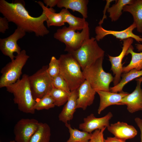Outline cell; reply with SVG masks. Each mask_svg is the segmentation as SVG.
Listing matches in <instances>:
<instances>
[{"label": "cell", "instance_id": "6da1fadb", "mask_svg": "<svg viewBox=\"0 0 142 142\" xmlns=\"http://www.w3.org/2000/svg\"><path fill=\"white\" fill-rule=\"evenodd\" d=\"M23 0H15L10 3L5 0H0V12L9 22L14 23L26 32L33 33L37 37H43L49 33L44 25L47 17L45 9L42 7V14L34 17L30 15L25 8Z\"/></svg>", "mask_w": 142, "mask_h": 142}, {"label": "cell", "instance_id": "7a4b0ae2", "mask_svg": "<svg viewBox=\"0 0 142 142\" xmlns=\"http://www.w3.org/2000/svg\"><path fill=\"white\" fill-rule=\"evenodd\" d=\"M29 76L24 74L21 79L6 87L7 91L13 95L14 102L17 105L20 111L27 114H34L36 102L30 85Z\"/></svg>", "mask_w": 142, "mask_h": 142}, {"label": "cell", "instance_id": "3957f363", "mask_svg": "<svg viewBox=\"0 0 142 142\" xmlns=\"http://www.w3.org/2000/svg\"><path fill=\"white\" fill-rule=\"evenodd\" d=\"M58 59L60 73L67 83L70 91L78 89L85 80L80 65L69 53L61 55Z\"/></svg>", "mask_w": 142, "mask_h": 142}, {"label": "cell", "instance_id": "277c9868", "mask_svg": "<svg viewBox=\"0 0 142 142\" xmlns=\"http://www.w3.org/2000/svg\"><path fill=\"white\" fill-rule=\"evenodd\" d=\"M104 57L99 59L94 63L82 70L85 79L96 92L110 91L109 85L113 81L112 74L105 72L103 68Z\"/></svg>", "mask_w": 142, "mask_h": 142}, {"label": "cell", "instance_id": "5b68a950", "mask_svg": "<svg viewBox=\"0 0 142 142\" xmlns=\"http://www.w3.org/2000/svg\"><path fill=\"white\" fill-rule=\"evenodd\" d=\"M70 53L78 63L82 70L104 57L105 51L99 46L95 38L88 39L81 47Z\"/></svg>", "mask_w": 142, "mask_h": 142}, {"label": "cell", "instance_id": "8992f818", "mask_svg": "<svg viewBox=\"0 0 142 142\" xmlns=\"http://www.w3.org/2000/svg\"><path fill=\"white\" fill-rule=\"evenodd\" d=\"M75 31L69 27L65 26L58 29L54 34V38L65 44L64 50L68 53L78 49L85 41L90 38L89 24L81 32Z\"/></svg>", "mask_w": 142, "mask_h": 142}, {"label": "cell", "instance_id": "52a82bcc", "mask_svg": "<svg viewBox=\"0 0 142 142\" xmlns=\"http://www.w3.org/2000/svg\"><path fill=\"white\" fill-rule=\"evenodd\" d=\"M29 58L25 50H22L15 58L2 68L1 73L0 88L6 87L19 79L22 70Z\"/></svg>", "mask_w": 142, "mask_h": 142}, {"label": "cell", "instance_id": "ba28073f", "mask_svg": "<svg viewBox=\"0 0 142 142\" xmlns=\"http://www.w3.org/2000/svg\"><path fill=\"white\" fill-rule=\"evenodd\" d=\"M48 67L43 66L34 73L29 76L30 85L35 100L42 98L49 94L54 88L52 78L47 71Z\"/></svg>", "mask_w": 142, "mask_h": 142}, {"label": "cell", "instance_id": "9c48e42d", "mask_svg": "<svg viewBox=\"0 0 142 142\" xmlns=\"http://www.w3.org/2000/svg\"><path fill=\"white\" fill-rule=\"evenodd\" d=\"M39 122L34 119L22 118L15 125L14 128L16 142H29L37 130Z\"/></svg>", "mask_w": 142, "mask_h": 142}, {"label": "cell", "instance_id": "30bf717a", "mask_svg": "<svg viewBox=\"0 0 142 142\" xmlns=\"http://www.w3.org/2000/svg\"><path fill=\"white\" fill-rule=\"evenodd\" d=\"M26 32L22 28L17 27L14 33L9 37L0 39V49L3 54L8 57L11 60L16 57L14 53L17 54L21 52V49L17 44V42L23 38Z\"/></svg>", "mask_w": 142, "mask_h": 142}, {"label": "cell", "instance_id": "8fae6325", "mask_svg": "<svg viewBox=\"0 0 142 142\" xmlns=\"http://www.w3.org/2000/svg\"><path fill=\"white\" fill-rule=\"evenodd\" d=\"M136 28V25L134 22L126 29L121 31L107 30L103 28L101 25H99L95 28L96 34L95 38L97 41H99L106 36L110 35L117 38L123 40L128 38H132L140 43L142 42V37L133 32V30Z\"/></svg>", "mask_w": 142, "mask_h": 142}, {"label": "cell", "instance_id": "7c38bea8", "mask_svg": "<svg viewBox=\"0 0 142 142\" xmlns=\"http://www.w3.org/2000/svg\"><path fill=\"white\" fill-rule=\"evenodd\" d=\"M133 41V39L131 38L123 40L122 50L120 54L115 57L108 55L109 60L111 65V69L115 75L113 81L114 86L117 84L121 80V76L123 72L122 61Z\"/></svg>", "mask_w": 142, "mask_h": 142}, {"label": "cell", "instance_id": "4fadbf2b", "mask_svg": "<svg viewBox=\"0 0 142 142\" xmlns=\"http://www.w3.org/2000/svg\"><path fill=\"white\" fill-rule=\"evenodd\" d=\"M136 80L137 85L135 89L123 98L120 102L122 105H126L127 110L131 113L142 111V89L141 85L142 77Z\"/></svg>", "mask_w": 142, "mask_h": 142}, {"label": "cell", "instance_id": "5bb4252c", "mask_svg": "<svg viewBox=\"0 0 142 142\" xmlns=\"http://www.w3.org/2000/svg\"><path fill=\"white\" fill-rule=\"evenodd\" d=\"M113 116L112 113L109 112L104 116L96 118L92 113L83 119V122L79 125V128L82 131L92 133L94 131L106 128L110 125L109 121Z\"/></svg>", "mask_w": 142, "mask_h": 142}, {"label": "cell", "instance_id": "9a60e30c", "mask_svg": "<svg viewBox=\"0 0 142 142\" xmlns=\"http://www.w3.org/2000/svg\"><path fill=\"white\" fill-rule=\"evenodd\" d=\"M107 128L115 137L125 141L134 138L138 133L134 126L123 122L118 121L111 124Z\"/></svg>", "mask_w": 142, "mask_h": 142}, {"label": "cell", "instance_id": "2e32d148", "mask_svg": "<svg viewBox=\"0 0 142 142\" xmlns=\"http://www.w3.org/2000/svg\"><path fill=\"white\" fill-rule=\"evenodd\" d=\"M78 96L77 100V109H86L94 101L96 92L89 83L85 80L79 87Z\"/></svg>", "mask_w": 142, "mask_h": 142}, {"label": "cell", "instance_id": "e0dca14e", "mask_svg": "<svg viewBox=\"0 0 142 142\" xmlns=\"http://www.w3.org/2000/svg\"><path fill=\"white\" fill-rule=\"evenodd\" d=\"M96 92L99 95L100 99L98 109V113L99 114L110 105H122L120 103L122 99L129 94L123 91L119 93L102 91H98Z\"/></svg>", "mask_w": 142, "mask_h": 142}, {"label": "cell", "instance_id": "ac0fdd59", "mask_svg": "<svg viewBox=\"0 0 142 142\" xmlns=\"http://www.w3.org/2000/svg\"><path fill=\"white\" fill-rule=\"evenodd\" d=\"M78 89L71 91L69 99L58 116L59 120L65 124L72 120L77 109Z\"/></svg>", "mask_w": 142, "mask_h": 142}, {"label": "cell", "instance_id": "d6986e66", "mask_svg": "<svg viewBox=\"0 0 142 142\" xmlns=\"http://www.w3.org/2000/svg\"><path fill=\"white\" fill-rule=\"evenodd\" d=\"M88 0H58L57 6L59 8L64 7L70 9L73 12L76 11L86 19L88 17L87 5Z\"/></svg>", "mask_w": 142, "mask_h": 142}, {"label": "cell", "instance_id": "ffe728a7", "mask_svg": "<svg viewBox=\"0 0 142 142\" xmlns=\"http://www.w3.org/2000/svg\"><path fill=\"white\" fill-rule=\"evenodd\" d=\"M123 12H129L132 15L137 31L142 33V0H134L132 4L124 7Z\"/></svg>", "mask_w": 142, "mask_h": 142}, {"label": "cell", "instance_id": "44dd1931", "mask_svg": "<svg viewBox=\"0 0 142 142\" xmlns=\"http://www.w3.org/2000/svg\"><path fill=\"white\" fill-rule=\"evenodd\" d=\"M41 7L45 9L47 19L46 22L48 27L51 26L60 27L64 25L65 23L64 16L60 11L59 13H55V10L53 8H48L40 1H36Z\"/></svg>", "mask_w": 142, "mask_h": 142}, {"label": "cell", "instance_id": "7402d4cb", "mask_svg": "<svg viewBox=\"0 0 142 142\" xmlns=\"http://www.w3.org/2000/svg\"><path fill=\"white\" fill-rule=\"evenodd\" d=\"M64 16L65 23L69 24L70 28L76 30H82L89 24L84 18L76 17L71 13L68 9L65 8L62 9L60 11Z\"/></svg>", "mask_w": 142, "mask_h": 142}, {"label": "cell", "instance_id": "603a6c76", "mask_svg": "<svg viewBox=\"0 0 142 142\" xmlns=\"http://www.w3.org/2000/svg\"><path fill=\"white\" fill-rule=\"evenodd\" d=\"M142 76V70L138 71L133 69L126 73L122 74V79L119 83L115 86L110 87V91L116 93L123 92V89L124 86L132 80Z\"/></svg>", "mask_w": 142, "mask_h": 142}, {"label": "cell", "instance_id": "cb8c5ba5", "mask_svg": "<svg viewBox=\"0 0 142 142\" xmlns=\"http://www.w3.org/2000/svg\"><path fill=\"white\" fill-rule=\"evenodd\" d=\"M134 48L131 45L127 50L126 55L129 54L131 55V59L127 66L123 67L122 72H127L133 69L138 71L142 70V52L137 53L133 51Z\"/></svg>", "mask_w": 142, "mask_h": 142}, {"label": "cell", "instance_id": "d4e9b609", "mask_svg": "<svg viewBox=\"0 0 142 142\" xmlns=\"http://www.w3.org/2000/svg\"><path fill=\"white\" fill-rule=\"evenodd\" d=\"M50 135V129L49 125L45 123L39 122L37 130L29 142H49Z\"/></svg>", "mask_w": 142, "mask_h": 142}, {"label": "cell", "instance_id": "484cf974", "mask_svg": "<svg viewBox=\"0 0 142 142\" xmlns=\"http://www.w3.org/2000/svg\"><path fill=\"white\" fill-rule=\"evenodd\" d=\"M116 3L108 9L109 17L112 22L117 21L122 14L124 7L126 5L132 4L134 0H118Z\"/></svg>", "mask_w": 142, "mask_h": 142}, {"label": "cell", "instance_id": "4316f807", "mask_svg": "<svg viewBox=\"0 0 142 142\" xmlns=\"http://www.w3.org/2000/svg\"><path fill=\"white\" fill-rule=\"evenodd\" d=\"M65 125L68 129L70 135L69 138L66 142H89L92 133L73 129L68 123L65 124Z\"/></svg>", "mask_w": 142, "mask_h": 142}, {"label": "cell", "instance_id": "83f0119b", "mask_svg": "<svg viewBox=\"0 0 142 142\" xmlns=\"http://www.w3.org/2000/svg\"><path fill=\"white\" fill-rule=\"evenodd\" d=\"M70 93L54 88L49 94L53 99L55 106H60L66 103L69 98Z\"/></svg>", "mask_w": 142, "mask_h": 142}, {"label": "cell", "instance_id": "f1b7e54d", "mask_svg": "<svg viewBox=\"0 0 142 142\" xmlns=\"http://www.w3.org/2000/svg\"><path fill=\"white\" fill-rule=\"evenodd\" d=\"M35 101L34 106L35 110H48L55 106L53 99L49 94L42 98L36 99Z\"/></svg>", "mask_w": 142, "mask_h": 142}, {"label": "cell", "instance_id": "f546056e", "mask_svg": "<svg viewBox=\"0 0 142 142\" xmlns=\"http://www.w3.org/2000/svg\"><path fill=\"white\" fill-rule=\"evenodd\" d=\"M52 78L54 88L68 93L70 92L67 83L60 73Z\"/></svg>", "mask_w": 142, "mask_h": 142}, {"label": "cell", "instance_id": "4dcf8cb0", "mask_svg": "<svg viewBox=\"0 0 142 142\" xmlns=\"http://www.w3.org/2000/svg\"><path fill=\"white\" fill-rule=\"evenodd\" d=\"M47 71L51 78L54 77L60 74V66L58 59L54 56L52 57Z\"/></svg>", "mask_w": 142, "mask_h": 142}, {"label": "cell", "instance_id": "1f68e13d", "mask_svg": "<svg viewBox=\"0 0 142 142\" xmlns=\"http://www.w3.org/2000/svg\"><path fill=\"white\" fill-rule=\"evenodd\" d=\"M106 127L101 129H97L92 133L91 137L89 142H104V138L103 133Z\"/></svg>", "mask_w": 142, "mask_h": 142}, {"label": "cell", "instance_id": "d6a6232c", "mask_svg": "<svg viewBox=\"0 0 142 142\" xmlns=\"http://www.w3.org/2000/svg\"><path fill=\"white\" fill-rule=\"evenodd\" d=\"M9 21L4 17H0V32L4 33L9 29Z\"/></svg>", "mask_w": 142, "mask_h": 142}, {"label": "cell", "instance_id": "836d02e7", "mask_svg": "<svg viewBox=\"0 0 142 142\" xmlns=\"http://www.w3.org/2000/svg\"><path fill=\"white\" fill-rule=\"evenodd\" d=\"M115 0H106V3L105 6L104 10L103 11V16L102 19L100 20L99 22V25H101L103 23L105 19L107 18L106 16V12H107L108 9L109 7L110 3L112 2Z\"/></svg>", "mask_w": 142, "mask_h": 142}, {"label": "cell", "instance_id": "e575fe53", "mask_svg": "<svg viewBox=\"0 0 142 142\" xmlns=\"http://www.w3.org/2000/svg\"><path fill=\"white\" fill-rule=\"evenodd\" d=\"M58 0H44V3L46 5V7L49 6L50 8H52L56 5L57 6Z\"/></svg>", "mask_w": 142, "mask_h": 142}, {"label": "cell", "instance_id": "d590c367", "mask_svg": "<svg viewBox=\"0 0 142 142\" xmlns=\"http://www.w3.org/2000/svg\"><path fill=\"white\" fill-rule=\"evenodd\" d=\"M134 121L140 132L141 142H142V119L139 117H136Z\"/></svg>", "mask_w": 142, "mask_h": 142}, {"label": "cell", "instance_id": "8d00e7d4", "mask_svg": "<svg viewBox=\"0 0 142 142\" xmlns=\"http://www.w3.org/2000/svg\"><path fill=\"white\" fill-rule=\"evenodd\" d=\"M105 140L107 142H126L125 140L118 139L115 137H108Z\"/></svg>", "mask_w": 142, "mask_h": 142}, {"label": "cell", "instance_id": "74e56055", "mask_svg": "<svg viewBox=\"0 0 142 142\" xmlns=\"http://www.w3.org/2000/svg\"><path fill=\"white\" fill-rule=\"evenodd\" d=\"M135 47L138 51H142V44L140 43H136L135 44Z\"/></svg>", "mask_w": 142, "mask_h": 142}, {"label": "cell", "instance_id": "f35d334b", "mask_svg": "<svg viewBox=\"0 0 142 142\" xmlns=\"http://www.w3.org/2000/svg\"><path fill=\"white\" fill-rule=\"evenodd\" d=\"M9 142H16V141L15 140H11Z\"/></svg>", "mask_w": 142, "mask_h": 142}, {"label": "cell", "instance_id": "ab89813d", "mask_svg": "<svg viewBox=\"0 0 142 142\" xmlns=\"http://www.w3.org/2000/svg\"><path fill=\"white\" fill-rule=\"evenodd\" d=\"M104 142H107L106 141L105 139H104Z\"/></svg>", "mask_w": 142, "mask_h": 142}]
</instances>
